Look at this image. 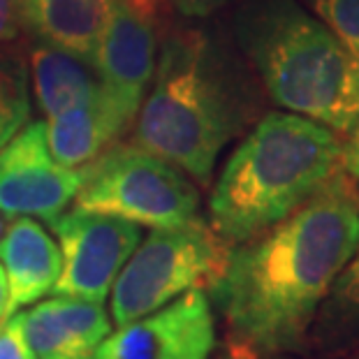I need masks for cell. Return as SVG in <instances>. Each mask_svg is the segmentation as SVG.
Instances as JSON below:
<instances>
[{"label": "cell", "mask_w": 359, "mask_h": 359, "mask_svg": "<svg viewBox=\"0 0 359 359\" xmlns=\"http://www.w3.org/2000/svg\"><path fill=\"white\" fill-rule=\"evenodd\" d=\"M343 170V140L318 121L271 111L239 142L209 197V225L227 246L276 225Z\"/></svg>", "instance_id": "cell-3"}, {"label": "cell", "mask_w": 359, "mask_h": 359, "mask_svg": "<svg viewBox=\"0 0 359 359\" xmlns=\"http://www.w3.org/2000/svg\"><path fill=\"white\" fill-rule=\"evenodd\" d=\"M227 253L230 246L200 216L177 227L151 230L111 285V323L121 327L188 290H206L223 271Z\"/></svg>", "instance_id": "cell-6"}, {"label": "cell", "mask_w": 359, "mask_h": 359, "mask_svg": "<svg viewBox=\"0 0 359 359\" xmlns=\"http://www.w3.org/2000/svg\"><path fill=\"white\" fill-rule=\"evenodd\" d=\"M343 170L359 181V121L348 133V142H343Z\"/></svg>", "instance_id": "cell-23"}, {"label": "cell", "mask_w": 359, "mask_h": 359, "mask_svg": "<svg viewBox=\"0 0 359 359\" xmlns=\"http://www.w3.org/2000/svg\"><path fill=\"white\" fill-rule=\"evenodd\" d=\"M81 170L60 165L47 144L44 118L28 121L0 151V213L40 218L51 225L74 200Z\"/></svg>", "instance_id": "cell-10"}, {"label": "cell", "mask_w": 359, "mask_h": 359, "mask_svg": "<svg viewBox=\"0 0 359 359\" xmlns=\"http://www.w3.org/2000/svg\"><path fill=\"white\" fill-rule=\"evenodd\" d=\"M102 86V83H100ZM133 126L100 88L93 97L44 118L47 144L60 165L81 170L116 144Z\"/></svg>", "instance_id": "cell-12"}, {"label": "cell", "mask_w": 359, "mask_h": 359, "mask_svg": "<svg viewBox=\"0 0 359 359\" xmlns=\"http://www.w3.org/2000/svg\"><path fill=\"white\" fill-rule=\"evenodd\" d=\"M14 318L37 359H93V350L74 339L53 311L51 299L30 304L14 313Z\"/></svg>", "instance_id": "cell-16"}, {"label": "cell", "mask_w": 359, "mask_h": 359, "mask_svg": "<svg viewBox=\"0 0 359 359\" xmlns=\"http://www.w3.org/2000/svg\"><path fill=\"white\" fill-rule=\"evenodd\" d=\"M359 243V181L346 170L302 206L230 246L206 287L232 355H306L309 332Z\"/></svg>", "instance_id": "cell-1"}, {"label": "cell", "mask_w": 359, "mask_h": 359, "mask_svg": "<svg viewBox=\"0 0 359 359\" xmlns=\"http://www.w3.org/2000/svg\"><path fill=\"white\" fill-rule=\"evenodd\" d=\"M172 7L177 10L181 17H211L213 12H218L220 7L230 5L232 0H170Z\"/></svg>", "instance_id": "cell-21"}, {"label": "cell", "mask_w": 359, "mask_h": 359, "mask_svg": "<svg viewBox=\"0 0 359 359\" xmlns=\"http://www.w3.org/2000/svg\"><path fill=\"white\" fill-rule=\"evenodd\" d=\"M53 311L63 320L67 330L77 339L81 346L93 350L111 334V318L104 311V304L77 299V297H53L51 299Z\"/></svg>", "instance_id": "cell-18"}, {"label": "cell", "mask_w": 359, "mask_h": 359, "mask_svg": "<svg viewBox=\"0 0 359 359\" xmlns=\"http://www.w3.org/2000/svg\"><path fill=\"white\" fill-rule=\"evenodd\" d=\"M359 65V0H302Z\"/></svg>", "instance_id": "cell-19"}, {"label": "cell", "mask_w": 359, "mask_h": 359, "mask_svg": "<svg viewBox=\"0 0 359 359\" xmlns=\"http://www.w3.org/2000/svg\"><path fill=\"white\" fill-rule=\"evenodd\" d=\"M0 359H37L14 316L0 320Z\"/></svg>", "instance_id": "cell-20"}, {"label": "cell", "mask_w": 359, "mask_h": 359, "mask_svg": "<svg viewBox=\"0 0 359 359\" xmlns=\"http://www.w3.org/2000/svg\"><path fill=\"white\" fill-rule=\"evenodd\" d=\"M156 0H114L93 70L116 109L135 123L158 60Z\"/></svg>", "instance_id": "cell-8"}, {"label": "cell", "mask_w": 359, "mask_h": 359, "mask_svg": "<svg viewBox=\"0 0 359 359\" xmlns=\"http://www.w3.org/2000/svg\"><path fill=\"white\" fill-rule=\"evenodd\" d=\"M243 72L204 30L167 35L135 118V144L209 186L218 156L255 116Z\"/></svg>", "instance_id": "cell-2"}, {"label": "cell", "mask_w": 359, "mask_h": 359, "mask_svg": "<svg viewBox=\"0 0 359 359\" xmlns=\"http://www.w3.org/2000/svg\"><path fill=\"white\" fill-rule=\"evenodd\" d=\"M350 359H359V355H355V357H350Z\"/></svg>", "instance_id": "cell-27"}, {"label": "cell", "mask_w": 359, "mask_h": 359, "mask_svg": "<svg viewBox=\"0 0 359 359\" xmlns=\"http://www.w3.org/2000/svg\"><path fill=\"white\" fill-rule=\"evenodd\" d=\"M60 248V276L51 292L104 304L118 271L142 241V227L74 206L51 223Z\"/></svg>", "instance_id": "cell-7"}, {"label": "cell", "mask_w": 359, "mask_h": 359, "mask_svg": "<svg viewBox=\"0 0 359 359\" xmlns=\"http://www.w3.org/2000/svg\"><path fill=\"white\" fill-rule=\"evenodd\" d=\"M0 264L5 269L10 299L5 318L51 294L60 276V248L35 218L19 216L0 236Z\"/></svg>", "instance_id": "cell-11"}, {"label": "cell", "mask_w": 359, "mask_h": 359, "mask_svg": "<svg viewBox=\"0 0 359 359\" xmlns=\"http://www.w3.org/2000/svg\"><path fill=\"white\" fill-rule=\"evenodd\" d=\"M234 37L283 109L348 135L359 121V65L299 0H246Z\"/></svg>", "instance_id": "cell-4"}, {"label": "cell", "mask_w": 359, "mask_h": 359, "mask_svg": "<svg viewBox=\"0 0 359 359\" xmlns=\"http://www.w3.org/2000/svg\"><path fill=\"white\" fill-rule=\"evenodd\" d=\"M19 12L17 0H0V44L10 42L19 33Z\"/></svg>", "instance_id": "cell-22"}, {"label": "cell", "mask_w": 359, "mask_h": 359, "mask_svg": "<svg viewBox=\"0 0 359 359\" xmlns=\"http://www.w3.org/2000/svg\"><path fill=\"white\" fill-rule=\"evenodd\" d=\"M7 299H10V285H7L5 269H3V264H0V320H5V313H7Z\"/></svg>", "instance_id": "cell-25"}, {"label": "cell", "mask_w": 359, "mask_h": 359, "mask_svg": "<svg viewBox=\"0 0 359 359\" xmlns=\"http://www.w3.org/2000/svg\"><path fill=\"white\" fill-rule=\"evenodd\" d=\"M355 355H359V243L320 304L306 346V357L313 359Z\"/></svg>", "instance_id": "cell-14"}, {"label": "cell", "mask_w": 359, "mask_h": 359, "mask_svg": "<svg viewBox=\"0 0 359 359\" xmlns=\"http://www.w3.org/2000/svg\"><path fill=\"white\" fill-rule=\"evenodd\" d=\"M3 232H5V216L0 213V236H3Z\"/></svg>", "instance_id": "cell-26"}, {"label": "cell", "mask_w": 359, "mask_h": 359, "mask_svg": "<svg viewBox=\"0 0 359 359\" xmlns=\"http://www.w3.org/2000/svg\"><path fill=\"white\" fill-rule=\"evenodd\" d=\"M30 95L42 118L70 109L100 90L93 65L51 44L37 42L30 49Z\"/></svg>", "instance_id": "cell-15"}, {"label": "cell", "mask_w": 359, "mask_h": 359, "mask_svg": "<svg viewBox=\"0 0 359 359\" xmlns=\"http://www.w3.org/2000/svg\"><path fill=\"white\" fill-rule=\"evenodd\" d=\"M33 95H30L28 67L19 56L0 53V151L30 121Z\"/></svg>", "instance_id": "cell-17"}, {"label": "cell", "mask_w": 359, "mask_h": 359, "mask_svg": "<svg viewBox=\"0 0 359 359\" xmlns=\"http://www.w3.org/2000/svg\"><path fill=\"white\" fill-rule=\"evenodd\" d=\"M79 209L140 227H177L200 216V190L179 167L137 144H111L81 167Z\"/></svg>", "instance_id": "cell-5"}, {"label": "cell", "mask_w": 359, "mask_h": 359, "mask_svg": "<svg viewBox=\"0 0 359 359\" xmlns=\"http://www.w3.org/2000/svg\"><path fill=\"white\" fill-rule=\"evenodd\" d=\"M216 348V313L206 290L195 287L121 325L95 348L93 359H211Z\"/></svg>", "instance_id": "cell-9"}, {"label": "cell", "mask_w": 359, "mask_h": 359, "mask_svg": "<svg viewBox=\"0 0 359 359\" xmlns=\"http://www.w3.org/2000/svg\"><path fill=\"white\" fill-rule=\"evenodd\" d=\"M114 0H17L19 24L37 42L93 65Z\"/></svg>", "instance_id": "cell-13"}, {"label": "cell", "mask_w": 359, "mask_h": 359, "mask_svg": "<svg viewBox=\"0 0 359 359\" xmlns=\"http://www.w3.org/2000/svg\"><path fill=\"white\" fill-rule=\"evenodd\" d=\"M213 359H313V357H306V355H253V357H246V355H232L220 348L218 355Z\"/></svg>", "instance_id": "cell-24"}]
</instances>
